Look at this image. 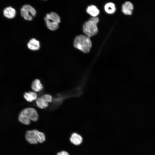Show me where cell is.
Instances as JSON below:
<instances>
[{
    "instance_id": "obj_2",
    "label": "cell",
    "mask_w": 155,
    "mask_h": 155,
    "mask_svg": "<svg viewBox=\"0 0 155 155\" xmlns=\"http://www.w3.org/2000/svg\"><path fill=\"white\" fill-rule=\"evenodd\" d=\"M99 19L96 17L90 18L84 24L83 30L84 33L88 37L95 35L98 32L97 24Z\"/></svg>"
},
{
    "instance_id": "obj_16",
    "label": "cell",
    "mask_w": 155,
    "mask_h": 155,
    "mask_svg": "<svg viewBox=\"0 0 155 155\" xmlns=\"http://www.w3.org/2000/svg\"><path fill=\"white\" fill-rule=\"evenodd\" d=\"M45 101L48 102H52V97L50 95L48 94H45L41 96Z\"/></svg>"
},
{
    "instance_id": "obj_17",
    "label": "cell",
    "mask_w": 155,
    "mask_h": 155,
    "mask_svg": "<svg viewBox=\"0 0 155 155\" xmlns=\"http://www.w3.org/2000/svg\"><path fill=\"white\" fill-rule=\"evenodd\" d=\"M24 97L28 102H32L33 99L31 95L29 92H26L24 94Z\"/></svg>"
},
{
    "instance_id": "obj_8",
    "label": "cell",
    "mask_w": 155,
    "mask_h": 155,
    "mask_svg": "<svg viewBox=\"0 0 155 155\" xmlns=\"http://www.w3.org/2000/svg\"><path fill=\"white\" fill-rule=\"evenodd\" d=\"M70 140L71 143L76 145L80 144L83 141L82 137L76 133H74L71 134Z\"/></svg>"
},
{
    "instance_id": "obj_13",
    "label": "cell",
    "mask_w": 155,
    "mask_h": 155,
    "mask_svg": "<svg viewBox=\"0 0 155 155\" xmlns=\"http://www.w3.org/2000/svg\"><path fill=\"white\" fill-rule=\"evenodd\" d=\"M18 119L20 122L23 124L28 125L30 123V120L22 111L20 114Z\"/></svg>"
},
{
    "instance_id": "obj_3",
    "label": "cell",
    "mask_w": 155,
    "mask_h": 155,
    "mask_svg": "<svg viewBox=\"0 0 155 155\" xmlns=\"http://www.w3.org/2000/svg\"><path fill=\"white\" fill-rule=\"evenodd\" d=\"M25 137L26 140L32 144H37L38 142L42 143L45 140L44 134L36 129L27 131Z\"/></svg>"
},
{
    "instance_id": "obj_7",
    "label": "cell",
    "mask_w": 155,
    "mask_h": 155,
    "mask_svg": "<svg viewBox=\"0 0 155 155\" xmlns=\"http://www.w3.org/2000/svg\"><path fill=\"white\" fill-rule=\"evenodd\" d=\"M133 9V6L132 4L130 2L127 1L123 5L122 11L125 14L130 15L132 13Z\"/></svg>"
},
{
    "instance_id": "obj_1",
    "label": "cell",
    "mask_w": 155,
    "mask_h": 155,
    "mask_svg": "<svg viewBox=\"0 0 155 155\" xmlns=\"http://www.w3.org/2000/svg\"><path fill=\"white\" fill-rule=\"evenodd\" d=\"M73 45L74 47L84 53L88 52L92 46L89 38L84 35L77 36L75 39Z\"/></svg>"
},
{
    "instance_id": "obj_18",
    "label": "cell",
    "mask_w": 155,
    "mask_h": 155,
    "mask_svg": "<svg viewBox=\"0 0 155 155\" xmlns=\"http://www.w3.org/2000/svg\"><path fill=\"white\" fill-rule=\"evenodd\" d=\"M32 96L33 100H36L37 98V94L34 92L32 91H30L28 92Z\"/></svg>"
},
{
    "instance_id": "obj_9",
    "label": "cell",
    "mask_w": 155,
    "mask_h": 155,
    "mask_svg": "<svg viewBox=\"0 0 155 155\" xmlns=\"http://www.w3.org/2000/svg\"><path fill=\"white\" fill-rule=\"evenodd\" d=\"M27 46L30 49L36 51L38 50L40 48V43L38 41L34 38L30 40L27 44Z\"/></svg>"
},
{
    "instance_id": "obj_19",
    "label": "cell",
    "mask_w": 155,
    "mask_h": 155,
    "mask_svg": "<svg viewBox=\"0 0 155 155\" xmlns=\"http://www.w3.org/2000/svg\"><path fill=\"white\" fill-rule=\"evenodd\" d=\"M57 155H69L68 152L65 151H62L58 153Z\"/></svg>"
},
{
    "instance_id": "obj_14",
    "label": "cell",
    "mask_w": 155,
    "mask_h": 155,
    "mask_svg": "<svg viewBox=\"0 0 155 155\" xmlns=\"http://www.w3.org/2000/svg\"><path fill=\"white\" fill-rule=\"evenodd\" d=\"M36 102L37 106L40 108H46L49 105L48 102L45 101L41 97L37 98L36 100Z\"/></svg>"
},
{
    "instance_id": "obj_10",
    "label": "cell",
    "mask_w": 155,
    "mask_h": 155,
    "mask_svg": "<svg viewBox=\"0 0 155 155\" xmlns=\"http://www.w3.org/2000/svg\"><path fill=\"white\" fill-rule=\"evenodd\" d=\"M3 13L6 17L9 18H12L15 16L16 11L13 7H9L4 9Z\"/></svg>"
},
{
    "instance_id": "obj_4",
    "label": "cell",
    "mask_w": 155,
    "mask_h": 155,
    "mask_svg": "<svg viewBox=\"0 0 155 155\" xmlns=\"http://www.w3.org/2000/svg\"><path fill=\"white\" fill-rule=\"evenodd\" d=\"M20 11L21 16L27 20H32V16H34L36 14L34 9L29 5H24L21 9Z\"/></svg>"
},
{
    "instance_id": "obj_5",
    "label": "cell",
    "mask_w": 155,
    "mask_h": 155,
    "mask_svg": "<svg viewBox=\"0 0 155 155\" xmlns=\"http://www.w3.org/2000/svg\"><path fill=\"white\" fill-rule=\"evenodd\" d=\"M30 120L36 121L38 119V115L36 110L32 108H28L22 110Z\"/></svg>"
},
{
    "instance_id": "obj_15",
    "label": "cell",
    "mask_w": 155,
    "mask_h": 155,
    "mask_svg": "<svg viewBox=\"0 0 155 155\" xmlns=\"http://www.w3.org/2000/svg\"><path fill=\"white\" fill-rule=\"evenodd\" d=\"M104 9L106 12L109 14L113 13L116 10L115 5L112 3H108L105 5Z\"/></svg>"
},
{
    "instance_id": "obj_6",
    "label": "cell",
    "mask_w": 155,
    "mask_h": 155,
    "mask_svg": "<svg viewBox=\"0 0 155 155\" xmlns=\"http://www.w3.org/2000/svg\"><path fill=\"white\" fill-rule=\"evenodd\" d=\"M44 19L45 21L52 24H59L61 21L59 16L54 12L47 14Z\"/></svg>"
},
{
    "instance_id": "obj_11",
    "label": "cell",
    "mask_w": 155,
    "mask_h": 155,
    "mask_svg": "<svg viewBox=\"0 0 155 155\" xmlns=\"http://www.w3.org/2000/svg\"><path fill=\"white\" fill-rule=\"evenodd\" d=\"M32 90L35 92H39L43 88V86L40 80L38 79L34 80L32 82L31 86Z\"/></svg>"
},
{
    "instance_id": "obj_12",
    "label": "cell",
    "mask_w": 155,
    "mask_h": 155,
    "mask_svg": "<svg viewBox=\"0 0 155 155\" xmlns=\"http://www.w3.org/2000/svg\"><path fill=\"white\" fill-rule=\"evenodd\" d=\"M86 11L89 14L93 17L97 16L99 13L98 9L94 5L89 6L87 9Z\"/></svg>"
}]
</instances>
